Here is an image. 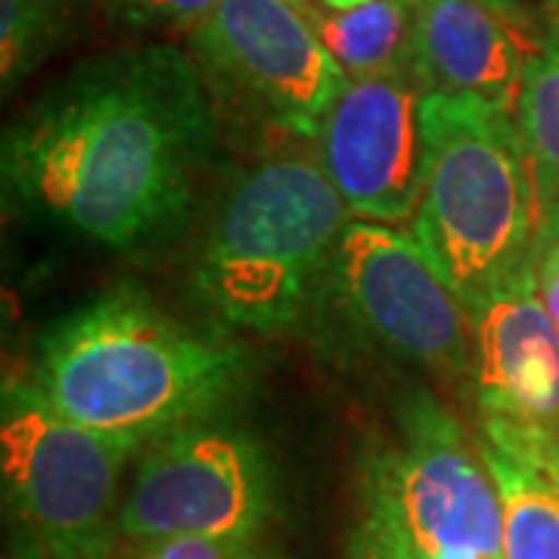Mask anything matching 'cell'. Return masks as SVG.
Instances as JSON below:
<instances>
[{"label": "cell", "instance_id": "obj_1", "mask_svg": "<svg viewBox=\"0 0 559 559\" xmlns=\"http://www.w3.org/2000/svg\"><path fill=\"white\" fill-rule=\"evenodd\" d=\"M215 140L212 84L175 44L72 66L3 134L7 202L72 237L131 249L193 200Z\"/></svg>", "mask_w": 559, "mask_h": 559}, {"label": "cell", "instance_id": "obj_2", "mask_svg": "<svg viewBox=\"0 0 559 559\" xmlns=\"http://www.w3.org/2000/svg\"><path fill=\"white\" fill-rule=\"evenodd\" d=\"M28 377L62 417L146 448L218 414L246 380V348L119 289L47 326Z\"/></svg>", "mask_w": 559, "mask_h": 559}, {"label": "cell", "instance_id": "obj_3", "mask_svg": "<svg viewBox=\"0 0 559 559\" xmlns=\"http://www.w3.org/2000/svg\"><path fill=\"white\" fill-rule=\"evenodd\" d=\"M414 237L463 305L535 271L540 193L516 112L469 94H423Z\"/></svg>", "mask_w": 559, "mask_h": 559}, {"label": "cell", "instance_id": "obj_4", "mask_svg": "<svg viewBox=\"0 0 559 559\" xmlns=\"http://www.w3.org/2000/svg\"><path fill=\"white\" fill-rule=\"evenodd\" d=\"M348 205L314 156L255 165L218 209L197 264V289L224 323L283 333L330 274Z\"/></svg>", "mask_w": 559, "mask_h": 559}, {"label": "cell", "instance_id": "obj_5", "mask_svg": "<svg viewBox=\"0 0 559 559\" xmlns=\"http://www.w3.org/2000/svg\"><path fill=\"white\" fill-rule=\"evenodd\" d=\"M128 439L87 429L44 399L28 373L0 389V473L22 559H112Z\"/></svg>", "mask_w": 559, "mask_h": 559}, {"label": "cell", "instance_id": "obj_6", "mask_svg": "<svg viewBox=\"0 0 559 559\" xmlns=\"http://www.w3.org/2000/svg\"><path fill=\"white\" fill-rule=\"evenodd\" d=\"M364 513L407 559H503V500L479 436L432 395L404 401L364 466Z\"/></svg>", "mask_w": 559, "mask_h": 559}, {"label": "cell", "instance_id": "obj_7", "mask_svg": "<svg viewBox=\"0 0 559 559\" xmlns=\"http://www.w3.org/2000/svg\"><path fill=\"white\" fill-rule=\"evenodd\" d=\"M326 277L348 314L382 348L441 377H469V308L414 234L352 218Z\"/></svg>", "mask_w": 559, "mask_h": 559}, {"label": "cell", "instance_id": "obj_8", "mask_svg": "<svg viewBox=\"0 0 559 559\" xmlns=\"http://www.w3.org/2000/svg\"><path fill=\"white\" fill-rule=\"evenodd\" d=\"M274 510L261 448L242 432L197 423L150 441L119 507V538L259 540Z\"/></svg>", "mask_w": 559, "mask_h": 559}, {"label": "cell", "instance_id": "obj_9", "mask_svg": "<svg viewBox=\"0 0 559 559\" xmlns=\"http://www.w3.org/2000/svg\"><path fill=\"white\" fill-rule=\"evenodd\" d=\"M190 53L209 84L237 94L280 131L314 140L348 84L311 20L289 0H221L190 32Z\"/></svg>", "mask_w": 559, "mask_h": 559}, {"label": "cell", "instance_id": "obj_10", "mask_svg": "<svg viewBox=\"0 0 559 559\" xmlns=\"http://www.w3.org/2000/svg\"><path fill=\"white\" fill-rule=\"evenodd\" d=\"M469 318L479 439L559 469V326L535 271L500 286Z\"/></svg>", "mask_w": 559, "mask_h": 559}, {"label": "cell", "instance_id": "obj_11", "mask_svg": "<svg viewBox=\"0 0 559 559\" xmlns=\"http://www.w3.org/2000/svg\"><path fill=\"white\" fill-rule=\"evenodd\" d=\"M417 72L348 79L314 134V159L355 218L401 224L423 190Z\"/></svg>", "mask_w": 559, "mask_h": 559}, {"label": "cell", "instance_id": "obj_12", "mask_svg": "<svg viewBox=\"0 0 559 559\" xmlns=\"http://www.w3.org/2000/svg\"><path fill=\"white\" fill-rule=\"evenodd\" d=\"M544 25L522 0H419L414 72L426 94H469L516 112Z\"/></svg>", "mask_w": 559, "mask_h": 559}, {"label": "cell", "instance_id": "obj_13", "mask_svg": "<svg viewBox=\"0 0 559 559\" xmlns=\"http://www.w3.org/2000/svg\"><path fill=\"white\" fill-rule=\"evenodd\" d=\"M419 0H364L355 7L320 3L308 13L318 38L345 79L414 72Z\"/></svg>", "mask_w": 559, "mask_h": 559}, {"label": "cell", "instance_id": "obj_14", "mask_svg": "<svg viewBox=\"0 0 559 559\" xmlns=\"http://www.w3.org/2000/svg\"><path fill=\"white\" fill-rule=\"evenodd\" d=\"M481 444L503 500V559H559V473Z\"/></svg>", "mask_w": 559, "mask_h": 559}, {"label": "cell", "instance_id": "obj_15", "mask_svg": "<svg viewBox=\"0 0 559 559\" xmlns=\"http://www.w3.org/2000/svg\"><path fill=\"white\" fill-rule=\"evenodd\" d=\"M516 121L535 168L544 212L559 202V7L547 10L538 57L522 81Z\"/></svg>", "mask_w": 559, "mask_h": 559}, {"label": "cell", "instance_id": "obj_16", "mask_svg": "<svg viewBox=\"0 0 559 559\" xmlns=\"http://www.w3.org/2000/svg\"><path fill=\"white\" fill-rule=\"evenodd\" d=\"M75 0H0V81L10 94L60 50Z\"/></svg>", "mask_w": 559, "mask_h": 559}, {"label": "cell", "instance_id": "obj_17", "mask_svg": "<svg viewBox=\"0 0 559 559\" xmlns=\"http://www.w3.org/2000/svg\"><path fill=\"white\" fill-rule=\"evenodd\" d=\"M103 13L134 32H193L221 0H100Z\"/></svg>", "mask_w": 559, "mask_h": 559}, {"label": "cell", "instance_id": "obj_18", "mask_svg": "<svg viewBox=\"0 0 559 559\" xmlns=\"http://www.w3.org/2000/svg\"><path fill=\"white\" fill-rule=\"evenodd\" d=\"M112 559H259V540L205 538V535H165V538L124 540Z\"/></svg>", "mask_w": 559, "mask_h": 559}, {"label": "cell", "instance_id": "obj_19", "mask_svg": "<svg viewBox=\"0 0 559 559\" xmlns=\"http://www.w3.org/2000/svg\"><path fill=\"white\" fill-rule=\"evenodd\" d=\"M345 559H407L399 550V544L382 532L377 522L367 513L352 528L348 544H345Z\"/></svg>", "mask_w": 559, "mask_h": 559}, {"label": "cell", "instance_id": "obj_20", "mask_svg": "<svg viewBox=\"0 0 559 559\" xmlns=\"http://www.w3.org/2000/svg\"><path fill=\"white\" fill-rule=\"evenodd\" d=\"M535 280L538 293L550 318L559 326V237H540L538 259H535Z\"/></svg>", "mask_w": 559, "mask_h": 559}, {"label": "cell", "instance_id": "obj_21", "mask_svg": "<svg viewBox=\"0 0 559 559\" xmlns=\"http://www.w3.org/2000/svg\"><path fill=\"white\" fill-rule=\"evenodd\" d=\"M540 237H559V202L540 212Z\"/></svg>", "mask_w": 559, "mask_h": 559}, {"label": "cell", "instance_id": "obj_22", "mask_svg": "<svg viewBox=\"0 0 559 559\" xmlns=\"http://www.w3.org/2000/svg\"><path fill=\"white\" fill-rule=\"evenodd\" d=\"M289 3H293V7H299L305 16H308V13H311L314 7H318V0H289Z\"/></svg>", "mask_w": 559, "mask_h": 559}, {"label": "cell", "instance_id": "obj_23", "mask_svg": "<svg viewBox=\"0 0 559 559\" xmlns=\"http://www.w3.org/2000/svg\"><path fill=\"white\" fill-rule=\"evenodd\" d=\"M326 7H336V10H345V7H355V3H364V0H320Z\"/></svg>", "mask_w": 559, "mask_h": 559}, {"label": "cell", "instance_id": "obj_24", "mask_svg": "<svg viewBox=\"0 0 559 559\" xmlns=\"http://www.w3.org/2000/svg\"><path fill=\"white\" fill-rule=\"evenodd\" d=\"M559 7V0H547V10H557Z\"/></svg>", "mask_w": 559, "mask_h": 559}]
</instances>
